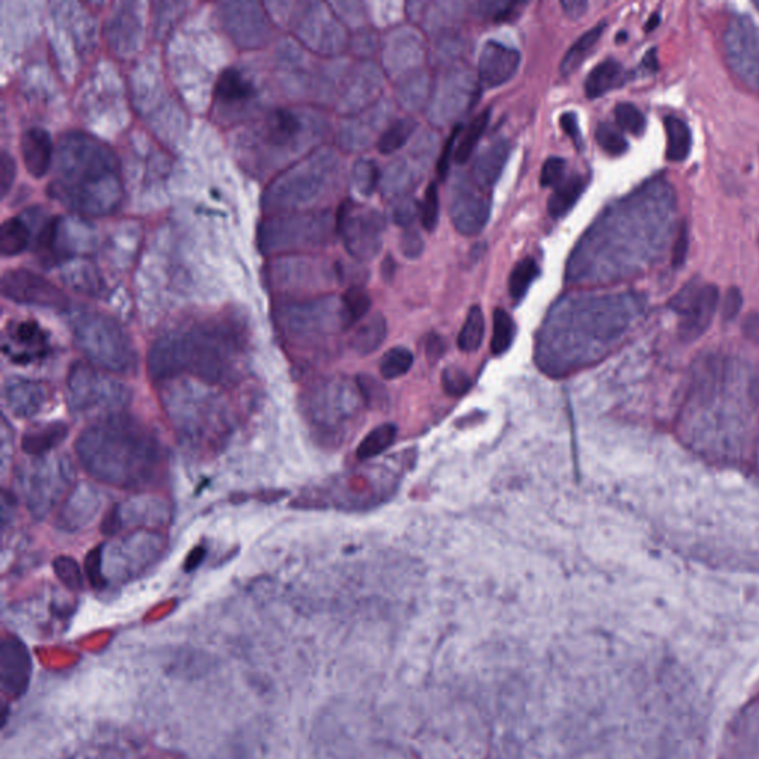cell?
<instances>
[{
	"instance_id": "9",
	"label": "cell",
	"mask_w": 759,
	"mask_h": 759,
	"mask_svg": "<svg viewBox=\"0 0 759 759\" xmlns=\"http://www.w3.org/2000/svg\"><path fill=\"white\" fill-rule=\"evenodd\" d=\"M31 675L30 654L26 645L15 636H9L0 647V682L9 698H21L26 693Z\"/></svg>"
},
{
	"instance_id": "18",
	"label": "cell",
	"mask_w": 759,
	"mask_h": 759,
	"mask_svg": "<svg viewBox=\"0 0 759 759\" xmlns=\"http://www.w3.org/2000/svg\"><path fill=\"white\" fill-rule=\"evenodd\" d=\"M605 29H607V22H600L598 26L586 31L580 39L575 40V44H573V46L567 51L566 55L562 58V75H569L582 66L587 55L593 51L595 45L600 42V37L604 35Z\"/></svg>"
},
{
	"instance_id": "14",
	"label": "cell",
	"mask_w": 759,
	"mask_h": 759,
	"mask_svg": "<svg viewBox=\"0 0 759 759\" xmlns=\"http://www.w3.org/2000/svg\"><path fill=\"white\" fill-rule=\"evenodd\" d=\"M623 67L616 60H605L587 76L584 82V93L586 97L600 98L604 94L609 93L611 89L617 88L623 84Z\"/></svg>"
},
{
	"instance_id": "49",
	"label": "cell",
	"mask_w": 759,
	"mask_h": 759,
	"mask_svg": "<svg viewBox=\"0 0 759 759\" xmlns=\"http://www.w3.org/2000/svg\"><path fill=\"white\" fill-rule=\"evenodd\" d=\"M743 332L747 339L759 343V314H751L743 322Z\"/></svg>"
},
{
	"instance_id": "5",
	"label": "cell",
	"mask_w": 759,
	"mask_h": 759,
	"mask_svg": "<svg viewBox=\"0 0 759 759\" xmlns=\"http://www.w3.org/2000/svg\"><path fill=\"white\" fill-rule=\"evenodd\" d=\"M66 459L42 460L33 466L26 479L27 504L35 515H44L57 503L73 481V470Z\"/></svg>"
},
{
	"instance_id": "38",
	"label": "cell",
	"mask_w": 759,
	"mask_h": 759,
	"mask_svg": "<svg viewBox=\"0 0 759 759\" xmlns=\"http://www.w3.org/2000/svg\"><path fill=\"white\" fill-rule=\"evenodd\" d=\"M564 173H566V160L558 156L549 158L544 162L543 169L540 174V183L543 187L558 186L564 178Z\"/></svg>"
},
{
	"instance_id": "7",
	"label": "cell",
	"mask_w": 759,
	"mask_h": 759,
	"mask_svg": "<svg viewBox=\"0 0 759 759\" xmlns=\"http://www.w3.org/2000/svg\"><path fill=\"white\" fill-rule=\"evenodd\" d=\"M450 216L455 230L466 236L481 233L490 216V202L481 192L468 184H459L453 190Z\"/></svg>"
},
{
	"instance_id": "19",
	"label": "cell",
	"mask_w": 759,
	"mask_h": 759,
	"mask_svg": "<svg viewBox=\"0 0 759 759\" xmlns=\"http://www.w3.org/2000/svg\"><path fill=\"white\" fill-rule=\"evenodd\" d=\"M397 428L395 424L384 423L372 428L367 437H363L356 450V457L359 460H370L388 450L396 439Z\"/></svg>"
},
{
	"instance_id": "46",
	"label": "cell",
	"mask_w": 759,
	"mask_h": 759,
	"mask_svg": "<svg viewBox=\"0 0 759 759\" xmlns=\"http://www.w3.org/2000/svg\"><path fill=\"white\" fill-rule=\"evenodd\" d=\"M359 388L363 393V396L367 397L368 401H371L374 405L377 402L384 401V397H386L384 395L377 393L379 390L381 392L383 388H381V384L371 377H359Z\"/></svg>"
},
{
	"instance_id": "11",
	"label": "cell",
	"mask_w": 759,
	"mask_h": 759,
	"mask_svg": "<svg viewBox=\"0 0 759 759\" xmlns=\"http://www.w3.org/2000/svg\"><path fill=\"white\" fill-rule=\"evenodd\" d=\"M22 162L31 177L42 178L48 173L53 158V142L42 128H30L22 134L20 143Z\"/></svg>"
},
{
	"instance_id": "34",
	"label": "cell",
	"mask_w": 759,
	"mask_h": 759,
	"mask_svg": "<svg viewBox=\"0 0 759 759\" xmlns=\"http://www.w3.org/2000/svg\"><path fill=\"white\" fill-rule=\"evenodd\" d=\"M58 227H60V218H51L49 223L45 224L44 229L40 230L37 241H36V252L42 258L44 263H51L55 256V243H57Z\"/></svg>"
},
{
	"instance_id": "51",
	"label": "cell",
	"mask_w": 759,
	"mask_h": 759,
	"mask_svg": "<svg viewBox=\"0 0 759 759\" xmlns=\"http://www.w3.org/2000/svg\"><path fill=\"white\" fill-rule=\"evenodd\" d=\"M203 553H205L203 549H196V551L190 553L189 561L186 562L187 569H193L194 567L198 566L199 562H200V559L203 558Z\"/></svg>"
},
{
	"instance_id": "43",
	"label": "cell",
	"mask_w": 759,
	"mask_h": 759,
	"mask_svg": "<svg viewBox=\"0 0 759 759\" xmlns=\"http://www.w3.org/2000/svg\"><path fill=\"white\" fill-rule=\"evenodd\" d=\"M424 242L419 232L408 229L402 233L401 251L406 258H419L423 252Z\"/></svg>"
},
{
	"instance_id": "13",
	"label": "cell",
	"mask_w": 759,
	"mask_h": 759,
	"mask_svg": "<svg viewBox=\"0 0 759 759\" xmlns=\"http://www.w3.org/2000/svg\"><path fill=\"white\" fill-rule=\"evenodd\" d=\"M69 437V426L61 421L37 424L29 428L22 437V451L31 457H46L51 451L61 445Z\"/></svg>"
},
{
	"instance_id": "24",
	"label": "cell",
	"mask_w": 759,
	"mask_h": 759,
	"mask_svg": "<svg viewBox=\"0 0 759 759\" xmlns=\"http://www.w3.org/2000/svg\"><path fill=\"white\" fill-rule=\"evenodd\" d=\"M490 116L491 110L486 109L469 124L468 129L460 138L459 146L455 149L454 159L457 164H466L472 158L473 151H477V143H479L482 135L486 133V126H488Z\"/></svg>"
},
{
	"instance_id": "48",
	"label": "cell",
	"mask_w": 759,
	"mask_h": 759,
	"mask_svg": "<svg viewBox=\"0 0 759 759\" xmlns=\"http://www.w3.org/2000/svg\"><path fill=\"white\" fill-rule=\"evenodd\" d=\"M426 354H428V361L437 363V359L441 358L442 355L445 354V341L437 334H430L426 341Z\"/></svg>"
},
{
	"instance_id": "21",
	"label": "cell",
	"mask_w": 759,
	"mask_h": 759,
	"mask_svg": "<svg viewBox=\"0 0 759 759\" xmlns=\"http://www.w3.org/2000/svg\"><path fill=\"white\" fill-rule=\"evenodd\" d=\"M484 334H486L484 314H482L479 306H473L469 310L466 321H464L463 327H461V331L459 334L457 345H459L460 350L466 352V354L477 352L481 347Z\"/></svg>"
},
{
	"instance_id": "6",
	"label": "cell",
	"mask_w": 759,
	"mask_h": 759,
	"mask_svg": "<svg viewBox=\"0 0 759 759\" xmlns=\"http://www.w3.org/2000/svg\"><path fill=\"white\" fill-rule=\"evenodd\" d=\"M2 292L9 300L46 309H64L67 298L61 290L30 270H9L2 278Z\"/></svg>"
},
{
	"instance_id": "1",
	"label": "cell",
	"mask_w": 759,
	"mask_h": 759,
	"mask_svg": "<svg viewBox=\"0 0 759 759\" xmlns=\"http://www.w3.org/2000/svg\"><path fill=\"white\" fill-rule=\"evenodd\" d=\"M76 454L85 470L118 488H143L155 481L164 453L153 433L128 415L111 414L82 432Z\"/></svg>"
},
{
	"instance_id": "42",
	"label": "cell",
	"mask_w": 759,
	"mask_h": 759,
	"mask_svg": "<svg viewBox=\"0 0 759 759\" xmlns=\"http://www.w3.org/2000/svg\"><path fill=\"white\" fill-rule=\"evenodd\" d=\"M742 306L743 296L740 290L736 287L730 288L729 291L725 292L724 301H722V321L731 322L740 314Z\"/></svg>"
},
{
	"instance_id": "25",
	"label": "cell",
	"mask_w": 759,
	"mask_h": 759,
	"mask_svg": "<svg viewBox=\"0 0 759 759\" xmlns=\"http://www.w3.org/2000/svg\"><path fill=\"white\" fill-rule=\"evenodd\" d=\"M540 276L539 265L535 258L526 257L524 260L519 261L513 267L512 273L509 276V294L515 303L526 297V291L530 290L531 285L535 279Z\"/></svg>"
},
{
	"instance_id": "12",
	"label": "cell",
	"mask_w": 759,
	"mask_h": 759,
	"mask_svg": "<svg viewBox=\"0 0 759 759\" xmlns=\"http://www.w3.org/2000/svg\"><path fill=\"white\" fill-rule=\"evenodd\" d=\"M510 147L504 140L494 143L477 156L472 168V180L481 190H490L499 182L503 173L504 165L508 162Z\"/></svg>"
},
{
	"instance_id": "45",
	"label": "cell",
	"mask_w": 759,
	"mask_h": 759,
	"mask_svg": "<svg viewBox=\"0 0 759 759\" xmlns=\"http://www.w3.org/2000/svg\"><path fill=\"white\" fill-rule=\"evenodd\" d=\"M561 126L567 135L573 140L574 146L577 147L578 151H583L582 129L578 125L577 115H574L571 111L564 113L561 116Z\"/></svg>"
},
{
	"instance_id": "15",
	"label": "cell",
	"mask_w": 759,
	"mask_h": 759,
	"mask_svg": "<svg viewBox=\"0 0 759 759\" xmlns=\"http://www.w3.org/2000/svg\"><path fill=\"white\" fill-rule=\"evenodd\" d=\"M587 186L586 177L583 175H573V177L562 180L549 199L548 211L552 218H561L567 216L582 198Z\"/></svg>"
},
{
	"instance_id": "30",
	"label": "cell",
	"mask_w": 759,
	"mask_h": 759,
	"mask_svg": "<svg viewBox=\"0 0 759 759\" xmlns=\"http://www.w3.org/2000/svg\"><path fill=\"white\" fill-rule=\"evenodd\" d=\"M614 116H616V122L623 131H626L635 137H641L645 133L647 119L642 115V111L631 102H618L614 109Z\"/></svg>"
},
{
	"instance_id": "53",
	"label": "cell",
	"mask_w": 759,
	"mask_h": 759,
	"mask_svg": "<svg viewBox=\"0 0 759 759\" xmlns=\"http://www.w3.org/2000/svg\"><path fill=\"white\" fill-rule=\"evenodd\" d=\"M393 272H395V263H393L392 257H388V261L384 260L383 263V278H392Z\"/></svg>"
},
{
	"instance_id": "36",
	"label": "cell",
	"mask_w": 759,
	"mask_h": 759,
	"mask_svg": "<svg viewBox=\"0 0 759 759\" xmlns=\"http://www.w3.org/2000/svg\"><path fill=\"white\" fill-rule=\"evenodd\" d=\"M102 546L91 549L85 558V575L94 589H102L106 586V577L102 575Z\"/></svg>"
},
{
	"instance_id": "16",
	"label": "cell",
	"mask_w": 759,
	"mask_h": 759,
	"mask_svg": "<svg viewBox=\"0 0 759 759\" xmlns=\"http://www.w3.org/2000/svg\"><path fill=\"white\" fill-rule=\"evenodd\" d=\"M256 95V89L249 80L243 78L236 69L221 71L216 85V97L224 102H248Z\"/></svg>"
},
{
	"instance_id": "52",
	"label": "cell",
	"mask_w": 759,
	"mask_h": 759,
	"mask_svg": "<svg viewBox=\"0 0 759 759\" xmlns=\"http://www.w3.org/2000/svg\"><path fill=\"white\" fill-rule=\"evenodd\" d=\"M645 66H649V70H657V57H656V49L649 51L644 58Z\"/></svg>"
},
{
	"instance_id": "3",
	"label": "cell",
	"mask_w": 759,
	"mask_h": 759,
	"mask_svg": "<svg viewBox=\"0 0 759 759\" xmlns=\"http://www.w3.org/2000/svg\"><path fill=\"white\" fill-rule=\"evenodd\" d=\"M67 388L70 408L78 412L119 410L129 401L124 384L82 363L71 368Z\"/></svg>"
},
{
	"instance_id": "44",
	"label": "cell",
	"mask_w": 759,
	"mask_h": 759,
	"mask_svg": "<svg viewBox=\"0 0 759 759\" xmlns=\"http://www.w3.org/2000/svg\"><path fill=\"white\" fill-rule=\"evenodd\" d=\"M15 180V162L9 156L8 151L0 155V190L2 194H8Z\"/></svg>"
},
{
	"instance_id": "23",
	"label": "cell",
	"mask_w": 759,
	"mask_h": 759,
	"mask_svg": "<svg viewBox=\"0 0 759 759\" xmlns=\"http://www.w3.org/2000/svg\"><path fill=\"white\" fill-rule=\"evenodd\" d=\"M265 128L270 142L274 144H285L300 131V122L287 109H274L265 120Z\"/></svg>"
},
{
	"instance_id": "39",
	"label": "cell",
	"mask_w": 759,
	"mask_h": 759,
	"mask_svg": "<svg viewBox=\"0 0 759 759\" xmlns=\"http://www.w3.org/2000/svg\"><path fill=\"white\" fill-rule=\"evenodd\" d=\"M13 337L17 339L21 345L26 346H36V347H40V346L45 345V336L40 331L39 327H37V323L35 322H22L15 328V331H13Z\"/></svg>"
},
{
	"instance_id": "27",
	"label": "cell",
	"mask_w": 759,
	"mask_h": 759,
	"mask_svg": "<svg viewBox=\"0 0 759 759\" xmlns=\"http://www.w3.org/2000/svg\"><path fill=\"white\" fill-rule=\"evenodd\" d=\"M493 340H491V352L495 356L506 354L517 334V327L513 322L512 316L504 309H495L493 316Z\"/></svg>"
},
{
	"instance_id": "4",
	"label": "cell",
	"mask_w": 759,
	"mask_h": 759,
	"mask_svg": "<svg viewBox=\"0 0 759 759\" xmlns=\"http://www.w3.org/2000/svg\"><path fill=\"white\" fill-rule=\"evenodd\" d=\"M718 298L720 291L715 285L694 279L669 301V307L681 316V340L690 343L705 334L715 314Z\"/></svg>"
},
{
	"instance_id": "33",
	"label": "cell",
	"mask_w": 759,
	"mask_h": 759,
	"mask_svg": "<svg viewBox=\"0 0 759 759\" xmlns=\"http://www.w3.org/2000/svg\"><path fill=\"white\" fill-rule=\"evenodd\" d=\"M439 212H441V203H439V190L435 182L428 184V189L424 192L423 202L420 207V214H421V224L424 230L428 232H435L437 229V221H439Z\"/></svg>"
},
{
	"instance_id": "50",
	"label": "cell",
	"mask_w": 759,
	"mask_h": 759,
	"mask_svg": "<svg viewBox=\"0 0 759 759\" xmlns=\"http://www.w3.org/2000/svg\"><path fill=\"white\" fill-rule=\"evenodd\" d=\"M561 6L566 15H568L571 20L582 17L587 9L586 2H562Z\"/></svg>"
},
{
	"instance_id": "26",
	"label": "cell",
	"mask_w": 759,
	"mask_h": 759,
	"mask_svg": "<svg viewBox=\"0 0 759 759\" xmlns=\"http://www.w3.org/2000/svg\"><path fill=\"white\" fill-rule=\"evenodd\" d=\"M415 128H417V122L412 119H399L396 122H393L381 134V137H380L379 143H377V149H379L380 153L392 155L395 151L402 149V147L405 146L406 142L410 140L411 135L414 134Z\"/></svg>"
},
{
	"instance_id": "29",
	"label": "cell",
	"mask_w": 759,
	"mask_h": 759,
	"mask_svg": "<svg viewBox=\"0 0 759 759\" xmlns=\"http://www.w3.org/2000/svg\"><path fill=\"white\" fill-rule=\"evenodd\" d=\"M414 363V355L404 346H397L384 354L380 361V374L386 380L399 379L410 371Z\"/></svg>"
},
{
	"instance_id": "31",
	"label": "cell",
	"mask_w": 759,
	"mask_h": 759,
	"mask_svg": "<svg viewBox=\"0 0 759 759\" xmlns=\"http://www.w3.org/2000/svg\"><path fill=\"white\" fill-rule=\"evenodd\" d=\"M596 142L598 146L609 156H622L629 149L627 140L613 125L600 124L596 128Z\"/></svg>"
},
{
	"instance_id": "35",
	"label": "cell",
	"mask_w": 759,
	"mask_h": 759,
	"mask_svg": "<svg viewBox=\"0 0 759 759\" xmlns=\"http://www.w3.org/2000/svg\"><path fill=\"white\" fill-rule=\"evenodd\" d=\"M442 388L450 396H461L472 388V380L463 368L448 367L442 372Z\"/></svg>"
},
{
	"instance_id": "32",
	"label": "cell",
	"mask_w": 759,
	"mask_h": 759,
	"mask_svg": "<svg viewBox=\"0 0 759 759\" xmlns=\"http://www.w3.org/2000/svg\"><path fill=\"white\" fill-rule=\"evenodd\" d=\"M53 571L58 580L71 591H79L84 587V574L79 564L70 557H58L53 559Z\"/></svg>"
},
{
	"instance_id": "41",
	"label": "cell",
	"mask_w": 759,
	"mask_h": 759,
	"mask_svg": "<svg viewBox=\"0 0 759 759\" xmlns=\"http://www.w3.org/2000/svg\"><path fill=\"white\" fill-rule=\"evenodd\" d=\"M689 229H687V224L682 223L680 225L678 233H676L675 245H673V249H672V265L675 269H680L681 265H684L685 258H687V254H689Z\"/></svg>"
},
{
	"instance_id": "54",
	"label": "cell",
	"mask_w": 759,
	"mask_h": 759,
	"mask_svg": "<svg viewBox=\"0 0 759 759\" xmlns=\"http://www.w3.org/2000/svg\"><path fill=\"white\" fill-rule=\"evenodd\" d=\"M658 22H660V15L658 13H654L653 17L649 18V21H647V26H645V31H651L658 26Z\"/></svg>"
},
{
	"instance_id": "2",
	"label": "cell",
	"mask_w": 759,
	"mask_h": 759,
	"mask_svg": "<svg viewBox=\"0 0 759 759\" xmlns=\"http://www.w3.org/2000/svg\"><path fill=\"white\" fill-rule=\"evenodd\" d=\"M229 352L216 341L180 337L160 341L149 355L147 370L153 380L193 374L207 381H221L232 371Z\"/></svg>"
},
{
	"instance_id": "47",
	"label": "cell",
	"mask_w": 759,
	"mask_h": 759,
	"mask_svg": "<svg viewBox=\"0 0 759 759\" xmlns=\"http://www.w3.org/2000/svg\"><path fill=\"white\" fill-rule=\"evenodd\" d=\"M415 212H417V207H415L414 200H405V202H401L395 208L393 218L397 224L410 225L414 221Z\"/></svg>"
},
{
	"instance_id": "37",
	"label": "cell",
	"mask_w": 759,
	"mask_h": 759,
	"mask_svg": "<svg viewBox=\"0 0 759 759\" xmlns=\"http://www.w3.org/2000/svg\"><path fill=\"white\" fill-rule=\"evenodd\" d=\"M355 177L358 184L359 192L370 196L376 190L379 183V169L372 160H359L355 168Z\"/></svg>"
},
{
	"instance_id": "40",
	"label": "cell",
	"mask_w": 759,
	"mask_h": 759,
	"mask_svg": "<svg viewBox=\"0 0 759 759\" xmlns=\"http://www.w3.org/2000/svg\"><path fill=\"white\" fill-rule=\"evenodd\" d=\"M461 125H457L454 129H453V133H451L450 137L446 140L445 146H444V151H442L441 158L437 160V174H439V177L445 178L446 174L450 171V164L451 158L453 155H455V143L459 140L460 134H461Z\"/></svg>"
},
{
	"instance_id": "8",
	"label": "cell",
	"mask_w": 759,
	"mask_h": 759,
	"mask_svg": "<svg viewBox=\"0 0 759 759\" xmlns=\"http://www.w3.org/2000/svg\"><path fill=\"white\" fill-rule=\"evenodd\" d=\"M521 64V53L515 48L500 44L497 40H488L482 46L477 62V73L482 86L486 89L499 88L508 84L517 75Z\"/></svg>"
},
{
	"instance_id": "10",
	"label": "cell",
	"mask_w": 759,
	"mask_h": 759,
	"mask_svg": "<svg viewBox=\"0 0 759 759\" xmlns=\"http://www.w3.org/2000/svg\"><path fill=\"white\" fill-rule=\"evenodd\" d=\"M49 388L46 384L27 379H11L4 384V402L13 415L30 419L48 405Z\"/></svg>"
},
{
	"instance_id": "20",
	"label": "cell",
	"mask_w": 759,
	"mask_h": 759,
	"mask_svg": "<svg viewBox=\"0 0 759 759\" xmlns=\"http://www.w3.org/2000/svg\"><path fill=\"white\" fill-rule=\"evenodd\" d=\"M386 334H388L386 319L381 316V314H374L368 319L367 322H363L355 334V350L361 355L371 354L381 346L384 339H386Z\"/></svg>"
},
{
	"instance_id": "28",
	"label": "cell",
	"mask_w": 759,
	"mask_h": 759,
	"mask_svg": "<svg viewBox=\"0 0 759 759\" xmlns=\"http://www.w3.org/2000/svg\"><path fill=\"white\" fill-rule=\"evenodd\" d=\"M371 297L365 290L352 287L343 294V321L345 327H352L371 309Z\"/></svg>"
},
{
	"instance_id": "22",
	"label": "cell",
	"mask_w": 759,
	"mask_h": 759,
	"mask_svg": "<svg viewBox=\"0 0 759 759\" xmlns=\"http://www.w3.org/2000/svg\"><path fill=\"white\" fill-rule=\"evenodd\" d=\"M30 232L20 218H8L0 227V249L6 257L18 256L26 249Z\"/></svg>"
},
{
	"instance_id": "17",
	"label": "cell",
	"mask_w": 759,
	"mask_h": 759,
	"mask_svg": "<svg viewBox=\"0 0 759 759\" xmlns=\"http://www.w3.org/2000/svg\"><path fill=\"white\" fill-rule=\"evenodd\" d=\"M666 129V159L671 162H682L687 159L693 146L691 131L684 120L675 116H667L665 119Z\"/></svg>"
}]
</instances>
